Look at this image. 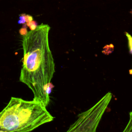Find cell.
<instances>
[{"instance_id": "obj_3", "label": "cell", "mask_w": 132, "mask_h": 132, "mask_svg": "<svg viewBox=\"0 0 132 132\" xmlns=\"http://www.w3.org/2000/svg\"><path fill=\"white\" fill-rule=\"evenodd\" d=\"M110 92L106 94L90 109L78 116L77 120L72 124L68 132H94L103 114L112 98Z\"/></svg>"}, {"instance_id": "obj_7", "label": "cell", "mask_w": 132, "mask_h": 132, "mask_svg": "<svg viewBox=\"0 0 132 132\" xmlns=\"http://www.w3.org/2000/svg\"><path fill=\"white\" fill-rule=\"evenodd\" d=\"M27 25L29 27L30 30L35 29L37 26V23L35 21H31L29 22H27Z\"/></svg>"}, {"instance_id": "obj_8", "label": "cell", "mask_w": 132, "mask_h": 132, "mask_svg": "<svg viewBox=\"0 0 132 132\" xmlns=\"http://www.w3.org/2000/svg\"><path fill=\"white\" fill-rule=\"evenodd\" d=\"M19 20L18 21V24H25L26 22V14L22 13L19 15Z\"/></svg>"}, {"instance_id": "obj_10", "label": "cell", "mask_w": 132, "mask_h": 132, "mask_svg": "<svg viewBox=\"0 0 132 132\" xmlns=\"http://www.w3.org/2000/svg\"><path fill=\"white\" fill-rule=\"evenodd\" d=\"M25 31L26 32H27V30H26V28H24V27H23L22 28H21L20 30V34H22L23 35H25V34H26L27 33L26 32H25Z\"/></svg>"}, {"instance_id": "obj_6", "label": "cell", "mask_w": 132, "mask_h": 132, "mask_svg": "<svg viewBox=\"0 0 132 132\" xmlns=\"http://www.w3.org/2000/svg\"><path fill=\"white\" fill-rule=\"evenodd\" d=\"M54 87V86L50 82L48 84H47L46 86L44 88V91L46 93V94L50 97V94L51 93L52 89Z\"/></svg>"}, {"instance_id": "obj_9", "label": "cell", "mask_w": 132, "mask_h": 132, "mask_svg": "<svg viewBox=\"0 0 132 132\" xmlns=\"http://www.w3.org/2000/svg\"><path fill=\"white\" fill-rule=\"evenodd\" d=\"M33 20V18L31 15L26 14V22H29Z\"/></svg>"}, {"instance_id": "obj_2", "label": "cell", "mask_w": 132, "mask_h": 132, "mask_svg": "<svg viewBox=\"0 0 132 132\" xmlns=\"http://www.w3.org/2000/svg\"><path fill=\"white\" fill-rule=\"evenodd\" d=\"M53 120L40 102L11 97L0 112V132L29 131Z\"/></svg>"}, {"instance_id": "obj_5", "label": "cell", "mask_w": 132, "mask_h": 132, "mask_svg": "<svg viewBox=\"0 0 132 132\" xmlns=\"http://www.w3.org/2000/svg\"><path fill=\"white\" fill-rule=\"evenodd\" d=\"M123 131L132 132V111L129 112V120Z\"/></svg>"}, {"instance_id": "obj_1", "label": "cell", "mask_w": 132, "mask_h": 132, "mask_svg": "<svg viewBox=\"0 0 132 132\" xmlns=\"http://www.w3.org/2000/svg\"><path fill=\"white\" fill-rule=\"evenodd\" d=\"M48 24L42 23L23 35V57L20 81L27 86L34 95L33 100L46 107L50 97L44 91L55 72V63L50 48Z\"/></svg>"}, {"instance_id": "obj_4", "label": "cell", "mask_w": 132, "mask_h": 132, "mask_svg": "<svg viewBox=\"0 0 132 132\" xmlns=\"http://www.w3.org/2000/svg\"><path fill=\"white\" fill-rule=\"evenodd\" d=\"M125 33L128 40V45L129 53L130 54L132 55V36L127 32H125ZM129 73L131 74H132V69H131L129 71Z\"/></svg>"}]
</instances>
